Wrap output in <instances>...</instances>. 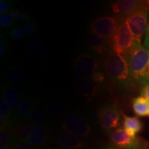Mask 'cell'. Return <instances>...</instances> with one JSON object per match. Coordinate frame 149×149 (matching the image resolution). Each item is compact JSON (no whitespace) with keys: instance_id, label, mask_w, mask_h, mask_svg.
Masks as SVG:
<instances>
[{"instance_id":"obj_1","label":"cell","mask_w":149,"mask_h":149,"mask_svg":"<svg viewBox=\"0 0 149 149\" xmlns=\"http://www.w3.org/2000/svg\"><path fill=\"white\" fill-rule=\"evenodd\" d=\"M103 66L106 75L115 84L126 86L132 78L127 60L124 55L113 52L108 53Z\"/></svg>"},{"instance_id":"obj_2","label":"cell","mask_w":149,"mask_h":149,"mask_svg":"<svg viewBox=\"0 0 149 149\" xmlns=\"http://www.w3.org/2000/svg\"><path fill=\"white\" fill-rule=\"evenodd\" d=\"M124 57L127 60L131 77L141 84L145 69L149 61V50L141 44L137 43Z\"/></svg>"},{"instance_id":"obj_3","label":"cell","mask_w":149,"mask_h":149,"mask_svg":"<svg viewBox=\"0 0 149 149\" xmlns=\"http://www.w3.org/2000/svg\"><path fill=\"white\" fill-rule=\"evenodd\" d=\"M109 43L112 52L124 56L127 55L135 44L138 43L134 40L126 23V17L120 16L118 29Z\"/></svg>"},{"instance_id":"obj_4","label":"cell","mask_w":149,"mask_h":149,"mask_svg":"<svg viewBox=\"0 0 149 149\" xmlns=\"http://www.w3.org/2000/svg\"><path fill=\"white\" fill-rule=\"evenodd\" d=\"M97 118L102 130L109 134L120 128L123 122L122 113L114 102H108L99 110Z\"/></svg>"},{"instance_id":"obj_5","label":"cell","mask_w":149,"mask_h":149,"mask_svg":"<svg viewBox=\"0 0 149 149\" xmlns=\"http://www.w3.org/2000/svg\"><path fill=\"white\" fill-rule=\"evenodd\" d=\"M111 143L120 149H149V142L140 136H130L123 127L109 134Z\"/></svg>"},{"instance_id":"obj_6","label":"cell","mask_w":149,"mask_h":149,"mask_svg":"<svg viewBox=\"0 0 149 149\" xmlns=\"http://www.w3.org/2000/svg\"><path fill=\"white\" fill-rule=\"evenodd\" d=\"M120 17L104 16L96 19L91 24V32L109 42L118 29Z\"/></svg>"},{"instance_id":"obj_7","label":"cell","mask_w":149,"mask_h":149,"mask_svg":"<svg viewBox=\"0 0 149 149\" xmlns=\"http://www.w3.org/2000/svg\"><path fill=\"white\" fill-rule=\"evenodd\" d=\"M62 130L77 137H85L92 133L93 128L88 121L78 115H70L61 124Z\"/></svg>"},{"instance_id":"obj_8","label":"cell","mask_w":149,"mask_h":149,"mask_svg":"<svg viewBox=\"0 0 149 149\" xmlns=\"http://www.w3.org/2000/svg\"><path fill=\"white\" fill-rule=\"evenodd\" d=\"M148 10L140 9L135 11L126 17L127 25L131 31L135 42L141 44V41L144 33H146L148 25Z\"/></svg>"},{"instance_id":"obj_9","label":"cell","mask_w":149,"mask_h":149,"mask_svg":"<svg viewBox=\"0 0 149 149\" xmlns=\"http://www.w3.org/2000/svg\"><path fill=\"white\" fill-rule=\"evenodd\" d=\"M100 62L92 56L82 54L78 56L74 62V72L77 77L90 79L95 72L99 71Z\"/></svg>"},{"instance_id":"obj_10","label":"cell","mask_w":149,"mask_h":149,"mask_svg":"<svg viewBox=\"0 0 149 149\" xmlns=\"http://www.w3.org/2000/svg\"><path fill=\"white\" fill-rule=\"evenodd\" d=\"M49 133V127L45 123L42 122L35 124L33 126L31 133L25 142V144L36 149L42 148L47 143Z\"/></svg>"},{"instance_id":"obj_11","label":"cell","mask_w":149,"mask_h":149,"mask_svg":"<svg viewBox=\"0 0 149 149\" xmlns=\"http://www.w3.org/2000/svg\"><path fill=\"white\" fill-rule=\"evenodd\" d=\"M73 86L76 92L88 99L95 97L100 92V85L96 84L91 79L77 77L74 80Z\"/></svg>"},{"instance_id":"obj_12","label":"cell","mask_w":149,"mask_h":149,"mask_svg":"<svg viewBox=\"0 0 149 149\" xmlns=\"http://www.w3.org/2000/svg\"><path fill=\"white\" fill-rule=\"evenodd\" d=\"M113 13L119 15L121 17H126L130 15L135 11L144 9V1L137 0H121L113 3L111 5Z\"/></svg>"},{"instance_id":"obj_13","label":"cell","mask_w":149,"mask_h":149,"mask_svg":"<svg viewBox=\"0 0 149 149\" xmlns=\"http://www.w3.org/2000/svg\"><path fill=\"white\" fill-rule=\"evenodd\" d=\"M33 126V124L28 120H16L8 130L18 142L25 144L31 133Z\"/></svg>"},{"instance_id":"obj_14","label":"cell","mask_w":149,"mask_h":149,"mask_svg":"<svg viewBox=\"0 0 149 149\" xmlns=\"http://www.w3.org/2000/svg\"><path fill=\"white\" fill-rule=\"evenodd\" d=\"M56 142L64 149H82L86 147L84 141L64 131H61L56 136Z\"/></svg>"},{"instance_id":"obj_15","label":"cell","mask_w":149,"mask_h":149,"mask_svg":"<svg viewBox=\"0 0 149 149\" xmlns=\"http://www.w3.org/2000/svg\"><path fill=\"white\" fill-rule=\"evenodd\" d=\"M84 42L85 44L97 54L107 53L109 48H110L109 41L91 32L85 37Z\"/></svg>"},{"instance_id":"obj_16","label":"cell","mask_w":149,"mask_h":149,"mask_svg":"<svg viewBox=\"0 0 149 149\" xmlns=\"http://www.w3.org/2000/svg\"><path fill=\"white\" fill-rule=\"evenodd\" d=\"M17 120L16 115L5 102L3 96L0 97V128L9 129Z\"/></svg>"},{"instance_id":"obj_17","label":"cell","mask_w":149,"mask_h":149,"mask_svg":"<svg viewBox=\"0 0 149 149\" xmlns=\"http://www.w3.org/2000/svg\"><path fill=\"white\" fill-rule=\"evenodd\" d=\"M123 128L127 134L135 137L143 129V123L137 117H130L122 113Z\"/></svg>"},{"instance_id":"obj_18","label":"cell","mask_w":149,"mask_h":149,"mask_svg":"<svg viewBox=\"0 0 149 149\" xmlns=\"http://www.w3.org/2000/svg\"><path fill=\"white\" fill-rule=\"evenodd\" d=\"M25 49L29 57L32 58H37L41 57L45 53L47 49V46L45 41L40 37H37L27 43Z\"/></svg>"},{"instance_id":"obj_19","label":"cell","mask_w":149,"mask_h":149,"mask_svg":"<svg viewBox=\"0 0 149 149\" xmlns=\"http://www.w3.org/2000/svg\"><path fill=\"white\" fill-rule=\"evenodd\" d=\"M2 96L5 102L13 110V111H17L22 100L21 94L17 89L14 87L6 86L3 88Z\"/></svg>"},{"instance_id":"obj_20","label":"cell","mask_w":149,"mask_h":149,"mask_svg":"<svg viewBox=\"0 0 149 149\" xmlns=\"http://www.w3.org/2000/svg\"><path fill=\"white\" fill-rule=\"evenodd\" d=\"M45 108L48 114L55 117H60L66 114L67 111L66 104L59 99H51L46 102Z\"/></svg>"},{"instance_id":"obj_21","label":"cell","mask_w":149,"mask_h":149,"mask_svg":"<svg viewBox=\"0 0 149 149\" xmlns=\"http://www.w3.org/2000/svg\"><path fill=\"white\" fill-rule=\"evenodd\" d=\"M132 107L137 116L149 117V101L143 96L135 97L132 101Z\"/></svg>"},{"instance_id":"obj_22","label":"cell","mask_w":149,"mask_h":149,"mask_svg":"<svg viewBox=\"0 0 149 149\" xmlns=\"http://www.w3.org/2000/svg\"><path fill=\"white\" fill-rule=\"evenodd\" d=\"M47 115L48 113L45 107H43L40 104H37L33 106L27 120L31 124L35 125L44 122L47 117Z\"/></svg>"},{"instance_id":"obj_23","label":"cell","mask_w":149,"mask_h":149,"mask_svg":"<svg viewBox=\"0 0 149 149\" xmlns=\"http://www.w3.org/2000/svg\"><path fill=\"white\" fill-rule=\"evenodd\" d=\"M7 78L8 81L15 85L23 84L29 78V73L26 70L19 68H13L7 72Z\"/></svg>"},{"instance_id":"obj_24","label":"cell","mask_w":149,"mask_h":149,"mask_svg":"<svg viewBox=\"0 0 149 149\" xmlns=\"http://www.w3.org/2000/svg\"><path fill=\"white\" fill-rule=\"evenodd\" d=\"M18 143L10 130L5 128H0V149H12Z\"/></svg>"},{"instance_id":"obj_25","label":"cell","mask_w":149,"mask_h":149,"mask_svg":"<svg viewBox=\"0 0 149 149\" xmlns=\"http://www.w3.org/2000/svg\"><path fill=\"white\" fill-rule=\"evenodd\" d=\"M33 107L31 100L28 97H24L16 111L17 120H27Z\"/></svg>"},{"instance_id":"obj_26","label":"cell","mask_w":149,"mask_h":149,"mask_svg":"<svg viewBox=\"0 0 149 149\" xmlns=\"http://www.w3.org/2000/svg\"><path fill=\"white\" fill-rule=\"evenodd\" d=\"M15 21L14 11L11 10L1 15L0 17V25L1 27H9L12 26Z\"/></svg>"},{"instance_id":"obj_27","label":"cell","mask_w":149,"mask_h":149,"mask_svg":"<svg viewBox=\"0 0 149 149\" xmlns=\"http://www.w3.org/2000/svg\"><path fill=\"white\" fill-rule=\"evenodd\" d=\"M26 36V33L22 26H17L13 28L10 31V37L15 40H22Z\"/></svg>"},{"instance_id":"obj_28","label":"cell","mask_w":149,"mask_h":149,"mask_svg":"<svg viewBox=\"0 0 149 149\" xmlns=\"http://www.w3.org/2000/svg\"><path fill=\"white\" fill-rule=\"evenodd\" d=\"M90 79L92 80L93 82L95 83L96 84L100 85L104 82V81L106 80V75L105 74H104L102 71H100V70H99V71L95 72V73L91 76Z\"/></svg>"},{"instance_id":"obj_29","label":"cell","mask_w":149,"mask_h":149,"mask_svg":"<svg viewBox=\"0 0 149 149\" xmlns=\"http://www.w3.org/2000/svg\"><path fill=\"white\" fill-rule=\"evenodd\" d=\"M22 26L23 27L26 35H31L36 32V26H35V25L33 22H26L22 24Z\"/></svg>"},{"instance_id":"obj_30","label":"cell","mask_w":149,"mask_h":149,"mask_svg":"<svg viewBox=\"0 0 149 149\" xmlns=\"http://www.w3.org/2000/svg\"><path fill=\"white\" fill-rule=\"evenodd\" d=\"M14 15L15 20H19V21H29L31 18L29 15L21 13L19 10L14 11Z\"/></svg>"},{"instance_id":"obj_31","label":"cell","mask_w":149,"mask_h":149,"mask_svg":"<svg viewBox=\"0 0 149 149\" xmlns=\"http://www.w3.org/2000/svg\"><path fill=\"white\" fill-rule=\"evenodd\" d=\"M11 3L6 0H1L0 1V14L3 15L10 8Z\"/></svg>"},{"instance_id":"obj_32","label":"cell","mask_w":149,"mask_h":149,"mask_svg":"<svg viewBox=\"0 0 149 149\" xmlns=\"http://www.w3.org/2000/svg\"><path fill=\"white\" fill-rule=\"evenodd\" d=\"M141 84H142L141 88V95L149 101V81H147Z\"/></svg>"},{"instance_id":"obj_33","label":"cell","mask_w":149,"mask_h":149,"mask_svg":"<svg viewBox=\"0 0 149 149\" xmlns=\"http://www.w3.org/2000/svg\"><path fill=\"white\" fill-rule=\"evenodd\" d=\"M144 45L145 48H146L147 49L149 50V19L148 22V25H147V28H146V33H145Z\"/></svg>"},{"instance_id":"obj_34","label":"cell","mask_w":149,"mask_h":149,"mask_svg":"<svg viewBox=\"0 0 149 149\" xmlns=\"http://www.w3.org/2000/svg\"><path fill=\"white\" fill-rule=\"evenodd\" d=\"M5 55V41L2 37L0 39V57H2Z\"/></svg>"},{"instance_id":"obj_35","label":"cell","mask_w":149,"mask_h":149,"mask_svg":"<svg viewBox=\"0 0 149 149\" xmlns=\"http://www.w3.org/2000/svg\"><path fill=\"white\" fill-rule=\"evenodd\" d=\"M12 149H36L33 147L29 146L25 144H22V143H18L17 144H16L13 148Z\"/></svg>"},{"instance_id":"obj_36","label":"cell","mask_w":149,"mask_h":149,"mask_svg":"<svg viewBox=\"0 0 149 149\" xmlns=\"http://www.w3.org/2000/svg\"><path fill=\"white\" fill-rule=\"evenodd\" d=\"M147 81H149V61L147 64V66L145 69L144 71V79H143V81L141 84L146 82Z\"/></svg>"},{"instance_id":"obj_37","label":"cell","mask_w":149,"mask_h":149,"mask_svg":"<svg viewBox=\"0 0 149 149\" xmlns=\"http://www.w3.org/2000/svg\"><path fill=\"white\" fill-rule=\"evenodd\" d=\"M100 149H120V148H117V147L111 144L110 145H107V146H102Z\"/></svg>"},{"instance_id":"obj_38","label":"cell","mask_w":149,"mask_h":149,"mask_svg":"<svg viewBox=\"0 0 149 149\" xmlns=\"http://www.w3.org/2000/svg\"><path fill=\"white\" fill-rule=\"evenodd\" d=\"M144 9L146 10H149V0H146V1H144Z\"/></svg>"},{"instance_id":"obj_39","label":"cell","mask_w":149,"mask_h":149,"mask_svg":"<svg viewBox=\"0 0 149 149\" xmlns=\"http://www.w3.org/2000/svg\"><path fill=\"white\" fill-rule=\"evenodd\" d=\"M61 149H64V148H61Z\"/></svg>"}]
</instances>
